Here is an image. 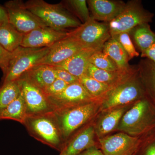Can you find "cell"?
Instances as JSON below:
<instances>
[{"label":"cell","instance_id":"cell-5","mask_svg":"<svg viewBox=\"0 0 155 155\" xmlns=\"http://www.w3.org/2000/svg\"><path fill=\"white\" fill-rule=\"evenodd\" d=\"M147 97L139 70L127 80L110 90L103 97L101 112L128 105Z\"/></svg>","mask_w":155,"mask_h":155},{"label":"cell","instance_id":"cell-26","mask_svg":"<svg viewBox=\"0 0 155 155\" xmlns=\"http://www.w3.org/2000/svg\"><path fill=\"white\" fill-rule=\"evenodd\" d=\"M21 93L19 79L0 86V112L19 97Z\"/></svg>","mask_w":155,"mask_h":155},{"label":"cell","instance_id":"cell-2","mask_svg":"<svg viewBox=\"0 0 155 155\" xmlns=\"http://www.w3.org/2000/svg\"><path fill=\"white\" fill-rule=\"evenodd\" d=\"M22 125L36 140L60 153L64 149L66 142L54 112L27 116Z\"/></svg>","mask_w":155,"mask_h":155},{"label":"cell","instance_id":"cell-12","mask_svg":"<svg viewBox=\"0 0 155 155\" xmlns=\"http://www.w3.org/2000/svg\"><path fill=\"white\" fill-rule=\"evenodd\" d=\"M26 106L27 116L54 112L48 97L43 91L27 81L19 79Z\"/></svg>","mask_w":155,"mask_h":155},{"label":"cell","instance_id":"cell-11","mask_svg":"<svg viewBox=\"0 0 155 155\" xmlns=\"http://www.w3.org/2000/svg\"><path fill=\"white\" fill-rule=\"evenodd\" d=\"M48 97L54 112L64 110L100 99L91 97L79 81L69 84L60 94Z\"/></svg>","mask_w":155,"mask_h":155},{"label":"cell","instance_id":"cell-17","mask_svg":"<svg viewBox=\"0 0 155 155\" xmlns=\"http://www.w3.org/2000/svg\"><path fill=\"white\" fill-rule=\"evenodd\" d=\"M91 17L96 20L107 23L114 20L125 8L126 4L122 1L88 0L87 1Z\"/></svg>","mask_w":155,"mask_h":155},{"label":"cell","instance_id":"cell-14","mask_svg":"<svg viewBox=\"0 0 155 155\" xmlns=\"http://www.w3.org/2000/svg\"><path fill=\"white\" fill-rule=\"evenodd\" d=\"M68 32L48 27L36 28L24 35L21 46L40 48L51 47L56 43L66 38Z\"/></svg>","mask_w":155,"mask_h":155},{"label":"cell","instance_id":"cell-37","mask_svg":"<svg viewBox=\"0 0 155 155\" xmlns=\"http://www.w3.org/2000/svg\"><path fill=\"white\" fill-rule=\"evenodd\" d=\"M8 22V14L5 8L0 6V23H6Z\"/></svg>","mask_w":155,"mask_h":155},{"label":"cell","instance_id":"cell-8","mask_svg":"<svg viewBox=\"0 0 155 155\" xmlns=\"http://www.w3.org/2000/svg\"><path fill=\"white\" fill-rule=\"evenodd\" d=\"M50 47L32 48L20 46L13 52L8 69L2 84L18 80L38 64L49 51Z\"/></svg>","mask_w":155,"mask_h":155},{"label":"cell","instance_id":"cell-27","mask_svg":"<svg viewBox=\"0 0 155 155\" xmlns=\"http://www.w3.org/2000/svg\"><path fill=\"white\" fill-rule=\"evenodd\" d=\"M86 91L95 98H103L107 92L115 87L100 82L86 75L79 79Z\"/></svg>","mask_w":155,"mask_h":155},{"label":"cell","instance_id":"cell-23","mask_svg":"<svg viewBox=\"0 0 155 155\" xmlns=\"http://www.w3.org/2000/svg\"><path fill=\"white\" fill-rule=\"evenodd\" d=\"M139 72L147 96L155 105V63L148 59L143 61Z\"/></svg>","mask_w":155,"mask_h":155},{"label":"cell","instance_id":"cell-29","mask_svg":"<svg viewBox=\"0 0 155 155\" xmlns=\"http://www.w3.org/2000/svg\"><path fill=\"white\" fill-rule=\"evenodd\" d=\"M65 2L73 10L83 23L90 18L89 11L87 5V2L85 0H69Z\"/></svg>","mask_w":155,"mask_h":155},{"label":"cell","instance_id":"cell-34","mask_svg":"<svg viewBox=\"0 0 155 155\" xmlns=\"http://www.w3.org/2000/svg\"><path fill=\"white\" fill-rule=\"evenodd\" d=\"M136 155H155V135L142 147Z\"/></svg>","mask_w":155,"mask_h":155},{"label":"cell","instance_id":"cell-25","mask_svg":"<svg viewBox=\"0 0 155 155\" xmlns=\"http://www.w3.org/2000/svg\"><path fill=\"white\" fill-rule=\"evenodd\" d=\"M131 31L136 45L141 53L155 42V33L149 23L138 25Z\"/></svg>","mask_w":155,"mask_h":155},{"label":"cell","instance_id":"cell-1","mask_svg":"<svg viewBox=\"0 0 155 155\" xmlns=\"http://www.w3.org/2000/svg\"><path fill=\"white\" fill-rule=\"evenodd\" d=\"M117 131L133 137L155 131V105L147 96L136 102L124 114Z\"/></svg>","mask_w":155,"mask_h":155},{"label":"cell","instance_id":"cell-38","mask_svg":"<svg viewBox=\"0 0 155 155\" xmlns=\"http://www.w3.org/2000/svg\"><path fill=\"white\" fill-rule=\"evenodd\" d=\"M2 23H0V26H1V25H2Z\"/></svg>","mask_w":155,"mask_h":155},{"label":"cell","instance_id":"cell-7","mask_svg":"<svg viewBox=\"0 0 155 155\" xmlns=\"http://www.w3.org/2000/svg\"><path fill=\"white\" fill-rule=\"evenodd\" d=\"M153 16V13L145 10L141 2H129L122 12L108 23L111 36L123 32L129 33L138 25L151 22Z\"/></svg>","mask_w":155,"mask_h":155},{"label":"cell","instance_id":"cell-35","mask_svg":"<svg viewBox=\"0 0 155 155\" xmlns=\"http://www.w3.org/2000/svg\"><path fill=\"white\" fill-rule=\"evenodd\" d=\"M141 57L146 58L148 60L155 63V42L144 51L141 53Z\"/></svg>","mask_w":155,"mask_h":155},{"label":"cell","instance_id":"cell-16","mask_svg":"<svg viewBox=\"0 0 155 155\" xmlns=\"http://www.w3.org/2000/svg\"><path fill=\"white\" fill-rule=\"evenodd\" d=\"M84 48L74 40L67 36L51 46L47 54L38 64L56 66L66 61Z\"/></svg>","mask_w":155,"mask_h":155},{"label":"cell","instance_id":"cell-20","mask_svg":"<svg viewBox=\"0 0 155 155\" xmlns=\"http://www.w3.org/2000/svg\"><path fill=\"white\" fill-rule=\"evenodd\" d=\"M19 78L27 81L34 86L43 91L57 78L52 66L37 64L25 72Z\"/></svg>","mask_w":155,"mask_h":155},{"label":"cell","instance_id":"cell-21","mask_svg":"<svg viewBox=\"0 0 155 155\" xmlns=\"http://www.w3.org/2000/svg\"><path fill=\"white\" fill-rule=\"evenodd\" d=\"M103 52L107 55L120 70L131 69L128 64L129 58L122 46L113 37L106 42L103 46Z\"/></svg>","mask_w":155,"mask_h":155},{"label":"cell","instance_id":"cell-15","mask_svg":"<svg viewBox=\"0 0 155 155\" xmlns=\"http://www.w3.org/2000/svg\"><path fill=\"white\" fill-rule=\"evenodd\" d=\"M133 104L100 112L94 121L95 132L97 139L117 131L122 116Z\"/></svg>","mask_w":155,"mask_h":155},{"label":"cell","instance_id":"cell-9","mask_svg":"<svg viewBox=\"0 0 155 155\" xmlns=\"http://www.w3.org/2000/svg\"><path fill=\"white\" fill-rule=\"evenodd\" d=\"M84 48L102 50L106 42L111 37L108 23H101L91 16L79 27L69 31L67 35Z\"/></svg>","mask_w":155,"mask_h":155},{"label":"cell","instance_id":"cell-10","mask_svg":"<svg viewBox=\"0 0 155 155\" xmlns=\"http://www.w3.org/2000/svg\"><path fill=\"white\" fill-rule=\"evenodd\" d=\"M5 8L8 22L24 35L32 30L47 25L26 8L25 2L19 0L6 2Z\"/></svg>","mask_w":155,"mask_h":155},{"label":"cell","instance_id":"cell-36","mask_svg":"<svg viewBox=\"0 0 155 155\" xmlns=\"http://www.w3.org/2000/svg\"><path fill=\"white\" fill-rule=\"evenodd\" d=\"M79 155H104L99 147L95 146L90 148Z\"/></svg>","mask_w":155,"mask_h":155},{"label":"cell","instance_id":"cell-6","mask_svg":"<svg viewBox=\"0 0 155 155\" xmlns=\"http://www.w3.org/2000/svg\"><path fill=\"white\" fill-rule=\"evenodd\" d=\"M155 135V131L141 137L119 132L98 139V142L104 155H136Z\"/></svg>","mask_w":155,"mask_h":155},{"label":"cell","instance_id":"cell-33","mask_svg":"<svg viewBox=\"0 0 155 155\" xmlns=\"http://www.w3.org/2000/svg\"><path fill=\"white\" fill-rule=\"evenodd\" d=\"M53 67L54 69L57 78L63 81L68 84L79 81V78L72 75L66 70L58 67Z\"/></svg>","mask_w":155,"mask_h":155},{"label":"cell","instance_id":"cell-18","mask_svg":"<svg viewBox=\"0 0 155 155\" xmlns=\"http://www.w3.org/2000/svg\"><path fill=\"white\" fill-rule=\"evenodd\" d=\"M101 50H102L84 48L63 63L53 67L66 70L79 79L86 74L91 56L97 51Z\"/></svg>","mask_w":155,"mask_h":155},{"label":"cell","instance_id":"cell-28","mask_svg":"<svg viewBox=\"0 0 155 155\" xmlns=\"http://www.w3.org/2000/svg\"><path fill=\"white\" fill-rule=\"evenodd\" d=\"M89 63L98 69L106 71L114 72L120 70L110 58L103 52L102 50L94 53L90 58Z\"/></svg>","mask_w":155,"mask_h":155},{"label":"cell","instance_id":"cell-22","mask_svg":"<svg viewBox=\"0 0 155 155\" xmlns=\"http://www.w3.org/2000/svg\"><path fill=\"white\" fill-rule=\"evenodd\" d=\"M24 35L17 30L9 22L0 26V44L10 52L21 46Z\"/></svg>","mask_w":155,"mask_h":155},{"label":"cell","instance_id":"cell-3","mask_svg":"<svg viewBox=\"0 0 155 155\" xmlns=\"http://www.w3.org/2000/svg\"><path fill=\"white\" fill-rule=\"evenodd\" d=\"M103 98L64 110L54 112L66 143L76 131L96 118L101 112Z\"/></svg>","mask_w":155,"mask_h":155},{"label":"cell","instance_id":"cell-19","mask_svg":"<svg viewBox=\"0 0 155 155\" xmlns=\"http://www.w3.org/2000/svg\"><path fill=\"white\" fill-rule=\"evenodd\" d=\"M138 69L132 68L126 70L108 71L98 69L89 63L85 75L100 82L116 87L127 80L138 72Z\"/></svg>","mask_w":155,"mask_h":155},{"label":"cell","instance_id":"cell-30","mask_svg":"<svg viewBox=\"0 0 155 155\" xmlns=\"http://www.w3.org/2000/svg\"><path fill=\"white\" fill-rule=\"evenodd\" d=\"M129 34L128 32H123L112 37L116 38L122 46L130 60L134 57H138L139 53L136 50Z\"/></svg>","mask_w":155,"mask_h":155},{"label":"cell","instance_id":"cell-32","mask_svg":"<svg viewBox=\"0 0 155 155\" xmlns=\"http://www.w3.org/2000/svg\"><path fill=\"white\" fill-rule=\"evenodd\" d=\"M12 56L13 52L7 51L0 44V68L2 71L3 76L7 73Z\"/></svg>","mask_w":155,"mask_h":155},{"label":"cell","instance_id":"cell-4","mask_svg":"<svg viewBox=\"0 0 155 155\" xmlns=\"http://www.w3.org/2000/svg\"><path fill=\"white\" fill-rule=\"evenodd\" d=\"M26 8L48 27L59 30L76 28L82 23L60 4L54 5L43 0H29L25 2Z\"/></svg>","mask_w":155,"mask_h":155},{"label":"cell","instance_id":"cell-13","mask_svg":"<svg viewBox=\"0 0 155 155\" xmlns=\"http://www.w3.org/2000/svg\"><path fill=\"white\" fill-rule=\"evenodd\" d=\"M94 120L74 134L59 155H79L92 147H99L95 132Z\"/></svg>","mask_w":155,"mask_h":155},{"label":"cell","instance_id":"cell-24","mask_svg":"<svg viewBox=\"0 0 155 155\" xmlns=\"http://www.w3.org/2000/svg\"><path fill=\"white\" fill-rule=\"evenodd\" d=\"M26 117V106L22 91L17 98L0 112V120H14L22 125Z\"/></svg>","mask_w":155,"mask_h":155},{"label":"cell","instance_id":"cell-31","mask_svg":"<svg viewBox=\"0 0 155 155\" xmlns=\"http://www.w3.org/2000/svg\"><path fill=\"white\" fill-rule=\"evenodd\" d=\"M68 85L63 81L56 78L51 84L44 90L43 91L48 97L55 96L64 91Z\"/></svg>","mask_w":155,"mask_h":155}]
</instances>
